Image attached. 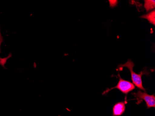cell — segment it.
Listing matches in <instances>:
<instances>
[{
    "instance_id": "1",
    "label": "cell",
    "mask_w": 155,
    "mask_h": 116,
    "mask_svg": "<svg viewBox=\"0 0 155 116\" xmlns=\"http://www.w3.org/2000/svg\"><path fill=\"white\" fill-rule=\"evenodd\" d=\"M134 66V63L131 60H128L125 63L118 65L117 70H122L123 68L124 67L127 68L129 70L131 74V78L132 81V83L135 86H137L138 88L143 91L144 92H146L145 89L143 86L142 80V76L144 74L143 71H142L140 74L135 73L133 70V68Z\"/></svg>"
},
{
    "instance_id": "2",
    "label": "cell",
    "mask_w": 155,
    "mask_h": 116,
    "mask_svg": "<svg viewBox=\"0 0 155 116\" xmlns=\"http://www.w3.org/2000/svg\"><path fill=\"white\" fill-rule=\"evenodd\" d=\"M118 75L119 78V79L118 83L117 85L116 86H114V88H111L107 89L103 93V95L107 94L109 91H111V90L114 89H117L120 91H121L123 93L127 95L129 92L132 91L133 90L135 89V86L132 83L128 81H125L124 79L122 78L120 76L119 74H118Z\"/></svg>"
},
{
    "instance_id": "3",
    "label": "cell",
    "mask_w": 155,
    "mask_h": 116,
    "mask_svg": "<svg viewBox=\"0 0 155 116\" xmlns=\"http://www.w3.org/2000/svg\"><path fill=\"white\" fill-rule=\"evenodd\" d=\"M135 97L137 100V104L140 103L142 100H144L146 104L147 108L155 107V94L149 95L146 92H142L141 91L138 90L137 93H134Z\"/></svg>"
},
{
    "instance_id": "4",
    "label": "cell",
    "mask_w": 155,
    "mask_h": 116,
    "mask_svg": "<svg viewBox=\"0 0 155 116\" xmlns=\"http://www.w3.org/2000/svg\"><path fill=\"white\" fill-rule=\"evenodd\" d=\"M127 101H122L117 103L112 109V116H120L124 114L125 111V104Z\"/></svg>"
},
{
    "instance_id": "5",
    "label": "cell",
    "mask_w": 155,
    "mask_h": 116,
    "mask_svg": "<svg viewBox=\"0 0 155 116\" xmlns=\"http://www.w3.org/2000/svg\"><path fill=\"white\" fill-rule=\"evenodd\" d=\"M141 18L147 19L149 22L150 24H153L154 26L155 25V11L153 10L151 12L148 13L146 15H142L140 16Z\"/></svg>"
},
{
    "instance_id": "6",
    "label": "cell",
    "mask_w": 155,
    "mask_h": 116,
    "mask_svg": "<svg viewBox=\"0 0 155 116\" xmlns=\"http://www.w3.org/2000/svg\"><path fill=\"white\" fill-rule=\"evenodd\" d=\"M144 8L147 12L155 8V1L145 0L144 1Z\"/></svg>"
},
{
    "instance_id": "7",
    "label": "cell",
    "mask_w": 155,
    "mask_h": 116,
    "mask_svg": "<svg viewBox=\"0 0 155 116\" xmlns=\"http://www.w3.org/2000/svg\"><path fill=\"white\" fill-rule=\"evenodd\" d=\"M11 56H12V55L10 54V55H8V56L7 57V58H0V65H1V66H2L3 68H5V66H4V65H5L6 63L7 62V60L9 59V58L11 57Z\"/></svg>"
},
{
    "instance_id": "8",
    "label": "cell",
    "mask_w": 155,
    "mask_h": 116,
    "mask_svg": "<svg viewBox=\"0 0 155 116\" xmlns=\"http://www.w3.org/2000/svg\"><path fill=\"white\" fill-rule=\"evenodd\" d=\"M3 37H2V36L1 34V31H0V54H1V45L2 43L3 42Z\"/></svg>"
}]
</instances>
